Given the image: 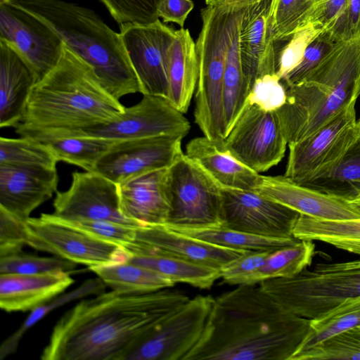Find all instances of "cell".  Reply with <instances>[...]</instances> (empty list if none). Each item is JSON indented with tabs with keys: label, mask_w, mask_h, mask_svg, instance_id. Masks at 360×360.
I'll list each match as a JSON object with an SVG mask.
<instances>
[{
	"label": "cell",
	"mask_w": 360,
	"mask_h": 360,
	"mask_svg": "<svg viewBox=\"0 0 360 360\" xmlns=\"http://www.w3.org/2000/svg\"><path fill=\"white\" fill-rule=\"evenodd\" d=\"M112 290L141 294L172 287L174 283L162 275L127 260L89 267Z\"/></svg>",
	"instance_id": "cell-31"
},
{
	"label": "cell",
	"mask_w": 360,
	"mask_h": 360,
	"mask_svg": "<svg viewBox=\"0 0 360 360\" xmlns=\"http://www.w3.org/2000/svg\"><path fill=\"white\" fill-rule=\"evenodd\" d=\"M56 167L0 165V208L26 221L56 193Z\"/></svg>",
	"instance_id": "cell-22"
},
{
	"label": "cell",
	"mask_w": 360,
	"mask_h": 360,
	"mask_svg": "<svg viewBox=\"0 0 360 360\" xmlns=\"http://www.w3.org/2000/svg\"><path fill=\"white\" fill-rule=\"evenodd\" d=\"M180 135L117 141L98 160L96 172L117 184L152 171L170 167L184 154Z\"/></svg>",
	"instance_id": "cell-16"
},
{
	"label": "cell",
	"mask_w": 360,
	"mask_h": 360,
	"mask_svg": "<svg viewBox=\"0 0 360 360\" xmlns=\"http://www.w3.org/2000/svg\"><path fill=\"white\" fill-rule=\"evenodd\" d=\"M175 33L160 19L150 24L120 25V34L140 82L141 94L167 98L169 51Z\"/></svg>",
	"instance_id": "cell-13"
},
{
	"label": "cell",
	"mask_w": 360,
	"mask_h": 360,
	"mask_svg": "<svg viewBox=\"0 0 360 360\" xmlns=\"http://www.w3.org/2000/svg\"><path fill=\"white\" fill-rule=\"evenodd\" d=\"M224 143L237 160L257 173L278 165L288 146L276 111L249 103H245Z\"/></svg>",
	"instance_id": "cell-11"
},
{
	"label": "cell",
	"mask_w": 360,
	"mask_h": 360,
	"mask_svg": "<svg viewBox=\"0 0 360 360\" xmlns=\"http://www.w3.org/2000/svg\"><path fill=\"white\" fill-rule=\"evenodd\" d=\"M193 8L194 4L191 0H162L158 15L163 22H174L183 28Z\"/></svg>",
	"instance_id": "cell-50"
},
{
	"label": "cell",
	"mask_w": 360,
	"mask_h": 360,
	"mask_svg": "<svg viewBox=\"0 0 360 360\" xmlns=\"http://www.w3.org/2000/svg\"><path fill=\"white\" fill-rule=\"evenodd\" d=\"M354 99L308 138L288 144L284 176L304 185L327 175L360 134Z\"/></svg>",
	"instance_id": "cell-10"
},
{
	"label": "cell",
	"mask_w": 360,
	"mask_h": 360,
	"mask_svg": "<svg viewBox=\"0 0 360 360\" xmlns=\"http://www.w3.org/2000/svg\"><path fill=\"white\" fill-rule=\"evenodd\" d=\"M222 227L271 238H292L300 214L255 190L222 188Z\"/></svg>",
	"instance_id": "cell-15"
},
{
	"label": "cell",
	"mask_w": 360,
	"mask_h": 360,
	"mask_svg": "<svg viewBox=\"0 0 360 360\" xmlns=\"http://www.w3.org/2000/svg\"><path fill=\"white\" fill-rule=\"evenodd\" d=\"M286 88L276 74L258 79L249 92L245 103L268 111H276L285 103Z\"/></svg>",
	"instance_id": "cell-45"
},
{
	"label": "cell",
	"mask_w": 360,
	"mask_h": 360,
	"mask_svg": "<svg viewBox=\"0 0 360 360\" xmlns=\"http://www.w3.org/2000/svg\"><path fill=\"white\" fill-rule=\"evenodd\" d=\"M210 0H205V3H207Z\"/></svg>",
	"instance_id": "cell-58"
},
{
	"label": "cell",
	"mask_w": 360,
	"mask_h": 360,
	"mask_svg": "<svg viewBox=\"0 0 360 360\" xmlns=\"http://www.w3.org/2000/svg\"><path fill=\"white\" fill-rule=\"evenodd\" d=\"M37 79L27 63L0 40V127H15L23 117Z\"/></svg>",
	"instance_id": "cell-25"
},
{
	"label": "cell",
	"mask_w": 360,
	"mask_h": 360,
	"mask_svg": "<svg viewBox=\"0 0 360 360\" xmlns=\"http://www.w3.org/2000/svg\"><path fill=\"white\" fill-rule=\"evenodd\" d=\"M348 0H323L316 22L326 31H331L345 14Z\"/></svg>",
	"instance_id": "cell-51"
},
{
	"label": "cell",
	"mask_w": 360,
	"mask_h": 360,
	"mask_svg": "<svg viewBox=\"0 0 360 360\" xmlns=\"http://www.w3.org/2000/svg\"><path fill=\"white\" fill-rule=\"evenodd\" d=\"M214 300L200 295L189 299L143 333L122 360H186L205 330Z\"/></svg>",
	"instance_id": "cell-8"
},
{
	"label": "cell",
	"mask_w": 360,
	"mask_h": 360,
	"mask_svg": "<svg viewBox=\"0 0 360 360\" xmlns=\"http://www.w3.org/2000/svg\"><path fill=\"white\" fill-rule=\"evenodd\" d=\"M259 288L288 311L314 319L345 298L360 296V259L319 263L293 277L263 281Z\"/></svg>",
	"instance_id": "cell-7"
},
{
	"label": "cell",
	"mask_w": 360,
	"mask_h": 360,
	"mask_svg": "<svg viewBox=\"0 0 360 360\" xmlns=\"http://www.w3.org/2000/svg\"><path fill=\"white\" fill-rule=\"evenodd\" d=\"M77 264L58 256L40 257L22 251L0 257V274L37 275L70 272Z\"/></svg>",
	"instance_id": "cell-41"
},
{
	"label": "cell",
	"mask_w": 360,
	"mask_h": 360,
	"mask_svg": "<svg viewBox=\"0 0 360 360\" xmlns=\"http://www.w3.org/2000/svg\"><path fill=\"white\" fill-rule=\"evenodd\" d=\"M125 252L127 261L153 270L174 283H186L206 289L210 288L216 280L221 278V272L217 269L171 255L150 250Z\"/></svg>",
	"instance_id": "cell-30"
},
{
	"label": "cell",
	"mask_w": 360,
	"mask_h": 360,
	"mask_svg": "<svg viewBox=\"0 0 360 360\" xmlns=\"http://www.w3.org/2000/svg\"><path fill=\"white\" fill-rule=\"evenodd\" d=\"M169 167L117 184L122 214L140 226L166 224L171 211Z\"/></svg>",
	"instance_id": "cell-23"
},
{
	"label": "cell",
	"mask_w": 360,
	"mask_h": 360,
	"mask_svg": "<svg viewBox=\"0 0 360 360\" xmlns=\"http://www.w3.org/2000/svg\"><path fill=\"white\" fill-rule=\"evenodd\" d=\"M125 108L94 68L64 45L57 65L34 86L15 133H79L116 119Z\"/></svg>",
	"instance_id": "cell-3"
},
{
	"label": "cell",
	"mask_w": 360,
	"mask_h": 360,
	"mask_svg": "<svg viewBox=\"0 0 360 360\" xmlns=\"http://www.w3.org/2000/svg\"><path fill=\"white\" fill-rule=\"evenodd\" d=\"M58 221L77 229L95 238L123 247L131 242L138 226H129L104 220L71 221L60 219Z\"/></svg>",
	"instance_id": "cell-44"
},
{
	"label": "cell",
	"mask_w": 360,
	"mask_h": 360,
	"mask_svg": "<svg viewBox=\"0 0 360 360\" xmlns=\"http://www.w3.org/2000/svg\"><path fill=\"white\" fill-rule=\"evenodd\" d=\"M125 252L150 250L171 255L219 271L249 252L220 247L172 229L166 224L136 227Z\"/></svg>",
	"instance_id": "cell-19"
},
{
	"label": "cell",
	"mask_w": 360,
	"mask_h": 360,
	"mask_svg": "<svg viewBox=\"0 0 360 360\" xmlns=\"http://www.w3.org/2000/svg\"><path fill=\"white\" fill-rule=\"evenodd\" d=\"M46 24L64 44L89 64L115 98L142 93L120 33L92 10L63 0L11 2Z\"/></svg>",
	"instance_id": "cell-4"
},
{
	"label": "cell",
	"mask_w": 360,
	"mask_h": 360,
	"mask_svg": "<svg viewBox=\"0 0 360 360\" xmlns=\"http://www.w3.org/2000/svg\"><path fill=\"white\" fill-rule=\"evenodd\" d=\"M349 200L360 206V188Z\"/></svg>",
	"instance_id": "cell-54"
},
{
	"label": "cell",
	"mask_w": 360,
	"mask_h": 360,
	"mask_svg": "<svg viewBox=\"0 0 360 360\" xmlns=\"http://www.w3.org/2000/svg\"><path fill=\"white\" fill-rule=\"evenodd\" d=\"M171 211L166 225L176 228L222 226V188L184 153L169 167Z\"/></svg>",
	"instance_id": "cell-9"
},
{
	"label": "cell",
	"mask_w": 360,
	"mask_h": 360,
	"mask_svg": "<svg viewBox=\"0 0 360 360\" xmlns=\"http://www.w3.org/2000/svg\"><path fill=\"white\" fill-rule=\"evenodd\" d=\"M360 72V34L338 41L300 82L285 86L287 98L276 113L288 145L326 125L352 101Z\"/></svg>",
	"instance_id": "cell-5"
},
{
	"label": "cell",
	"mask_w": 360,
	"mask_h": 360,
	"mask_svg": "<svg viewBox=\"0 0 360 360\" xmlns=\"http://www.w3.org/2000/svg\"><path fill=\"white\" fill-rule=\"evenodd\" d=\"M309 321L259 287L238 285L214 298L205 330L186 360H290Z\"/></svg>",
	"instance_id": "cell-2"
},
{
	"label": "cell",
	"mask_w": 360,
	"mask_h": 360,
	"mask_svg": "<svg viewBox=\"0 0 360 360\" xmlns=\"http://www.w3.org/2000/svg\"><path fill=\"white\" fill-rule=\"evenodd\" d=\"M272 251H249L221 270V278L231 285H246Z\"/></svg>",
	"instance_id": "cell-48"
},
{
	"label": "cell",
	"mask_w": 360,
	"mask_h": 360,
	"mask_svg": "<svg viewBox=\"0 0 360 360\" xmlns=\"http://www.w3.org/2000/svg\"><path fill=\"white\" fill-rule=\"evenodd\" d=\"M169 227L220 247L247 251H274L300 240L295 237L266 238L222 226L198 229Z\"/></svg>",
	"instance_id": "cell-33"
},
{
	"label": "cell",
	"mask_w": 360,
	"mask_h": 360,
	"mask_svg": "<svg viewBox=\"0 0 360 360\" xmlns=\"http://www.w3.org/2000/svg\"><path fill=\"white\" fill-rule=\"evenodd\" d=\"M324 32L321 25L307 22L292 34L278 53L276 75L281 80L300 64L308 46Z\"/></svg>",
	"instance_id": "cell-42"
},
{
	"label": "cell",
	"mask_w": 360,
	"mask_h": 360,
	"mask_svg": "<svg viewBox=\"0 0 360 360\" xmlns=\"http://www.w3.org/2000/svg\"><path fill=\"white\" fill-rule=\"evenodd\" d=\"M0 40L18 52L37 82L57 65L65 45L53 30L12 3L0 5Z\"/></svg>",
	"instance_id": "cell-14"
},
{
	"label": "cell",
	"mask_w": 360,
	"mask_h": 360,
	"mask_svg": "<svg viewBox=\"0 0 360 360\" xmlns=\"http://www.w3.org/2000/svg\"><path fill=\"white\" fill-rule=\"evenodd\" d=\"M99 1L120 25L124 24H150L160 18L158 8L162 0Z\"/></svg>",
	"instance_id": "cell-43"
},
{
	"label": "cell",
	"mask_w": 360,
	"mask_h": 360,
	"mask_svg": "<svg viewBox=\"0 0 360 360\" xmlns=\"http://www.w3.org/2000/svg\"><path fill=\"white\" fill-rule=\"evenodd\" d=\"M27 245L89 267L125 261L122 247L95 238L42 213L25 221Z\"/></svg>",
	"instance_id": "cell-12"
},
{
	"label": "cell",
	"mask_w": 360,
	"mask_h": 360,
	"mask_svg": "<svg viewBox=\"0 0 360 360\" xmlns=\"http://www.w3.org/2000/svg\"><path fill=\"white\" fill-rule=\"evenodd\" d=\"M231 10L206 5L200 12L201 30L195 42L198 79L195 122L203 135L224 139V75Z\"/></svg>",
	"instance_id": "cell-6"
},
{
	"label": "cell",
	"mask_w": 360,
	"mask_h": 360,
	"mask_svg": "<svg viewBox=\"0 0 360 360\" xmlns=\"http://www.w3.org/2000/svg\"><path fill=\"white\" fill-rule=\"evenodd\" d=\"M55 153L46 145L29 138H0V165L56 167Z\"/></svg>",
	"instance_id": "cell-38"
},
{
	"label": "cell",
	"mask_w": 360,
	"mask_h": 360,
	"mask_svg": "<svg viewBox=\"0 0 360 360\" xmlns=\"http://www.w3.org/2000/svg\"><path fill=\"white\" fill-rule=\"evenodd\" d=\"M271 3L263 0L242 10L239 51L248 95L258 79L276 74L278 50L269 22Z\"/></svg>",
	"instance_id": "cell-20"
},
{
	"label": "cell",
	"mask_w": 360,
	"mask_h": 360,
	"mask_svg": "<svg viewBox=\"0 0 360 360\" xmlns=\"http://www.w3.org/2000/svg\"><path fill=\"white\" fill-rule=\"evenodd\" d=\"M337 41L328 31L319 35L305 50L300 64L281 80L285 86L294 85L302 80L331 50Z\"/></svg>",
	"instance_id": "cell-46"
},
{
	"label": "cell",
	"mask_w": 360,
	"mask_h": 360,
	"mask_svg": "<svg viewBox=\"0 0 360 360\" xmlns=\"http://www.w3.org/2000/svg\"><path fill=\"white\" fill-rule=\"evenodd\" d=\"M360 360V327L338 334L295 354L290 360Z\"/></svg>",
	"instance_id": "cell-39"
},
{
	"label": "cell",
	"mask_w": 360,
	"mask_h": 360,
	"mask_svg": "<svg viewBox=\"0 0 360 360\" xmlns=\"http://www.w3.org/2000/svg\"><path fill=\"white\" fill-rule=\"evenodd\" d=\"M242 10L232 11L228 29V47L224 75L226 136L241 113L248 97L239 51Z\"/></svg>",
	"instance_id": "cell-29"
},
{
	"label": "cell",
	"mask_w": 360,
	"mask_h": 360,
	"mask_svg": "<svg viewBox=\"0 0 360 360\" xmlns=\"http://www.w3.org/2000/svg\"><path fill=\"white\" fill-rule=\"evenodd\" d=\"M330 32L337 41L360 34V0H348L346 11Z\"/></svg>",
	"instance_id": "cell-49"
},
{
	"label": "cell",
	"mask_w": 360,
	"mask_h": 360,
	"mask_svg": "<svg viewBox=\"0 0 360 360\" xmlns=\"http://www.w3.org/2000/svg\"><path fill=\"white\" fill-rule=\"evenodd\" d=\"M196 162L222 188L255 190L262 176L237 160L226 148L224 139L200 136L191 139L184 153Z\"/></svg>",
	"instance_id": "cell-24"
},
{
	"label": "cell",
	"mask_w": 360,
	"mask_h": 360,
	"mask_svg": "<svg viewBox=\"0 0 360 360\" xmlns=\"http://www.w3.org/2000/svg\"><path fill=\"white\" fill-rule=\"evenodd\" d=\"M338 249L360 255V239L347 238H326L321 240Z\"/></svg>",
	"instance_id": "cell-52"
},
{
	"label": "cell",
	"mask_w": 360,
	"mask_h": 360,
	"mask_svg": "<svg viewBox=\"0 0 360 360\" xmlns=\"http://www.w3.org/2000/svg\"><path fill=\"white\" fill-rule=\"evenodd\" d=\"M303 186L349 200L360 188V134L327 175Z\"/></svg>",
	"instance_id": "cell-36"
},
{
	"label": "cell",
	"mask_w": 360,
	"mask_h": 360,
	"mask_svg": "<svg viewBox=\"0 0 360 360\" xmlns=\"http://www.w3.org/2000/svg\"><path fill=\"white\" fill-rule=\"evenodd\" d=\"M292 234L299 240H306L321 241L330 237L360 239V219L333 221L300 214Z\"/></svg>",
	"instance_id": "cell-40"
},
{
	"label": "cell",
	"mask_w": 360,
	"mask_h": 360,
	"mask_svg": "<svg viewBox=\"0 0 360 360\" xmlns=\"http://www.w3.org/2000/svg\"><path fill=\"white\" fill-rule=\"evenodd\" d=\"M19 1V0H0V5L1 4H9V3H11V2H13V1Z\"/></svg>",
	"instance_id": "cell-56"
},
{
	"label": "cell",
	"mask_w": 360,
	"mask_h": 360,
	"mask_svg": "<svg viewBox=\"0 0 360 360\" xmlns=\"http://www.w3.org/2000/svg\"><path fill=\"white\" fill-rule=\"evenodd\" d=\"M323 1L271 0L269 22L274 41H288L304 24L316 22Z\"/></svg>",
	"instance_id": "cell-35"
},
{
	"label": "cell",
	"mask_w": 360,
	"mask_h": 360,
	"mask_svg": "<svg viewBox=\"0 0 360 360\" xmlns=\"http://www.w3.org/2000/svg\"><path fill=\"white\" fill-rule=\"evenodd\" d=\"M189 299L167 288L141 294L112 290L84 299L58 319L41 359L122 360L143 333Z\"/></svg>",
	"instance_id": "cell-1"
},
{
	"label": "cell",
	"mask_w": 360,
	"mask_h": 360,
	"mask_svg": "<svg viewBox=\"0 0 360 360\" xmlns=\"http://www.w3.org/2000/svg\"><path fill=\"white\" fill-rule=\"evenodd\" d=\"M190 129L184 113L167 98L144 94L138 103L125 108L116 119L83 131L89 136L118 141L163 135L185 137Z\"/></svg>",
	"instance_id": "cell-17"
},
{
	"label": "cell",
	"mask_w": 360,
	"mask_h": 360,
	"mask_svg": "<svg viewBox=\"0 0 360 360\" xmlns=\"http://www.w3.org/2000/svg\"><path fill=\"white\" fill-rule=\"evenodd\" d=\"M20 136L29 138L48 146L59 162L62 161L92 172L98 160L117 141L89 136L84 131L37 132L23 131Z\"/></svg>",
	"instance_id": "cell-27"
},
{
	"label": "cell",
	"mask_w": 360,
	"mask_h": 360,
	"mask_svg": "<svg viewBox=\"0 0 360 360\" xmlns=\"http://www.w3.org/2000/svg\"><path fill=\"white\" fill-rule=\"evenodd\" d=\"M56 193L52 214L60 219L104 220L140 226L120 212L117 184L96 172H74L68 189Z\"/></svg>",
	"instance_id": "cell-18"
},
{
	"label": "cell",
	"mask_w": 360,
	"mask_h": 360,
	"mask_svg": "<svg viewBox=\"0 0 360 360\" xmlns=\"http://www.w3.org/2000/svg\"><path fill=\"white\" fill-rule=\"evenodd\" d=\"M355 327H360V296L345 298L322 315L310 319L309 331L295 354Z\"/></svg>",
	"instance_id": "cell-32"
},
{
	"label": "cell",
	"mask_w": 360,
	"mask_h": 360,
	"mask_svg": "<svg viewBox=\"0 0 360 360\" xmlns=\"http://www.w3.org/2000/svg\"><path fill=\"white\" fill-rule=\"evenodd\" d=\"M312 241L300 240L296 244L271 252L246 285H255L272 278H290L300 274L312 262L315 253Z\"/></svg>",
	"instance_id": "cell-34"
},
{
	"label": "cell",
	"mask_w": 360,
	"mask_h": 360,
	"mask_svg": "<svg viewBox=\"0 0 360 360\" xmlns=\"http://www.w3.org/2000/svg\"><path fill=\"white\" fill-rule=\"evenodd\" d=\"M263 0H210L206 5L220 7L227 10H239Z\"/></svg>",
	"instance_id": "cell-53"
},
{
	"label": "cell",
	"mask_w": 360,
	"mask_h": 360,
	"mask_svg": "<svg viewBox=\"0 0 360 360\" xmlns=\"http://www.w3.org/2000/svg\"><path fill=\"white\" fill-rule=\"evenodd\" d=\"M195 42L190 31L176 30L170 48L167 99L180 112L186 113L195 91L198 79Z\"/></svg>",
	"instance_id": "cell-28"
},
{
	"label": "cell",
	"mask_w": 360,
	"mask_h": 360,
	"mask_svg": "<svg viewBox=\"0 0 360 360\" xmlns=\"http://www.w3.org/2000/svg\"><path fill=\"white\" fill-rule=\"evenodd\" d=\"M74 279L70 272L0 274V307L6 312L32 311L63 293Z\"/></svg>",
	"instance_id": "cell-26"
},
{
	"label": "cell",
	"mask_w": 360,
	"mask_h": 360,
	"mask_svg": "<svg viewBox=\"0 0 360 360\" xmlns=\"http://www.w3.org/2000/svg\"><path fill=\"white\" fill-rule=\"evenodd\" d=\"M27 238L25 221L0 208V257L21 252Z\"/></svg>",
	"instance_id": "cell-47"
},
{
	"label": "cell",
	"mask_w": 360,
	"mask_h": 360,
	"mask_svg": "<svg viewBox=\"0 0 360 360\" xmlns=\"http://www.w3.org/2000/svg\"><path fill=\"white\" fill-rule=\"evenodd\" d=\"M357 122H358V125H359V127L360 128V117H359V120H357Z\"/></svg>",
	"instance_id": "cell-57"
},
{
	"label": "cell",
	"mask_w": 360,
	"mask_h": 360,
	"mask_svg": "<svg viewBox=\"0 0 360 360\" xmlns=\"http://www.w3.org/2000/svg\"><path fill=\"white\" fill-rule=\"evenodd\" d=\"M255 191L300 214L323 220L360 219V206L342 197L299 184L283 176H262Z\"/></svg>",
	"instance_id": "cell-21"
},
{
	"label": "cell",
	"mask_w": 360,
	"mask_h": 360,
	"mask_svg": "<svg viewBox=\"0 0 360 360\" xmlns=\"http://www.w3.org/2000/svg\"><path fill=\"white\" fill-rule=\"evenodd\" d=\"M355 96L356 97H359L360 96V72L356 80V86H355Z\"/></svg>",
	"instance_id": "cell-55"
},
{
	"label": "cell",
	"mask_w": 360,
	"mask_h": 360,
	"mask_svg": "<svg viewBox=\"0 0 360 360\" xmlns=\"http://www.w3.org/2000/svg\"><path fill=\"white\" fill-rule=\"evenodd\" d=\"M105 283L98 277L88 279L73 290L60 295L56 298L33 309L20 326L1 343L0 346V359L3 360L13 354L27 331L51 311L75 300L86 298L90 295H96L103 292H105Z\"/></svg>",
	"instance_id": "cell-37"
}]
</instances>
